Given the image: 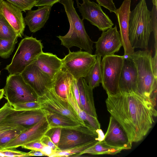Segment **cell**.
<instances>
[{
	"label": "cell",
	"mask_w": 157,
	"mask_h": 157,
	"mask_svg": "<svg viewBox=\"0 0 157 157\" xmlns=\"http://www.w3.org/2000/svg\"><path fill=\"white\" fill-rule=\"evenodd\" d=\"M108 111L126 132L131 143L142 140L151 128L157 116L156 108L136 93L119 92L107 95Z\"/></svg>",
	"instance_id": "cell-1"
},
{
	"label": "cell",
	"mask_w": 157,
	"mask_h": 157,
	"mask_svg": "<svg viewBox=\"0 0 157 157\" xmlns=\"http://www.w3.org/2000/svg\"><path fill=\"white\" fill-rule=\"evenodd\" d=\"M59 2L64 7L70 25L69 30L65 35L57 36L61 41V44L69 49L76 46L92 54L94 42L86 31L83 20L75 10L74 1L60 0Z\"/></svg>",
	"instance_id": "cell-2"
},
{
	"label": "cell",
	"mask_w": 157,
	"mask_h": 157,
	"mask_svg": "<svg viewBox=\"0 0 157 157\" xmlns=\"http://www.w3.org/2000/svg\"><path fill=\"white\" fill-rule=\"evenodd\" d=\"M129 56L134 63L137 74V93L156 106L157 77L151 65V53L148 50L134 52Z\"/></svg>",
	"instance_id": "cell-3"
},
{
	"label": "cell",
	"mask_w": 157,
	"mask_h": 157,
	"mask_svg": "<svg viewBox=\"0 0 157 157\" xmlns=\"http://www.w3.org/2000/svg\"><path fill=\"white\" fill-rule=\"evenodd\" d=\"M152 32L151 11L145 0H140L130 14L129 38L132 46L147 50Z\"/></svg>",
	"instance_id": "cell-4"
},
{
	"label": "cell",
	"mask_w": 157,
	"mask_h": 157,
	"mask_svg": "<svg viewBox=\"0 0 157 157\" xmlns=\"http://www.w3.org/2000/svg\"><path fill=\"white\" fill-rule=\"evenodd\" d=\"M43 48L40 40L32 36H25L19 43L11 63L5 69L10 74H20L43 52Z\"/></svg>",
	"instance_id": "cell-5"
},
{
	"label": "cell",
	"mask_w": 157,
	"mask_h": 157,
	"mask_svg": "<svg viewBox=\"0 0 157 157\" xmlns=\"http://www.w3.org/2000/svg\"><path fill=\"white\" fill-rule=\"evenodd\" d=\"M124 57L113 55L103 57L101 61V83L107 94L114 95L119 92L120 78Z\"/></svg>",
	"instance_id": "cell-6"
},
{
	"label": "cell",
	"mask_w": 157,
	"mask_h": 157,
	"mask_svg": "<svg viewBox=\"0 0 157 157\" xmlns=\"http://www.w3.org/2000/svg\"><path fill=\"white\" fill-rule=\"evenodd\" d=\"M4 89L5 98L12 106L17 103L37 101V95L20 74H10Z\"/></svg>",
	"instance_id": "cell-7"
},
{
	"label": "cell",
	"mask_w": 157,
	"mask_h": 157,
	"mask_svg": "<svg viewBox=\"0 0 157 157\" xmlns=\"http://www.w3.org/2000/svg\"><path fill=\"white\" fill-rule=\"evenodd\" d=\"M37 101L41 108L44 110L63 115L81 125L86 126L67 99L58 95L53 87L48 89L43 95L38 97Z\"/></svg>",
	"instance_id": "cell-8"
},
{
	"label": "cell",
	"mask_w": 157,
	"mask_h": 157,
	"mask_svg": "<svg viewBox=\"0 0 157 157\" xmlns=\"http://www.w3.org/2000/svg\"><path fill=\"white\" fill-rule=\"evenodd\" d=\"M97 55L81 50L71 52L62 59L63 67L77 80L80 78H85L94 64Z\"/></svg>",
	"instance_id": "cell-9"
},
{
	"label": "cell",
	"mask_w": 157,
	"mask_h": 157,
	"mask_svg": "<svg viewBox=\"0 0 157 157\" xmlns=\"http://www.w3.org/2000/svg\"><path fill=\"white\" fill-rule=\"evenodd\" d=\"M96 130L81 125L74 128H62L58 147L63 150L97 140Z\"/></svg>",
	"instance_id": "cell-10"
},
{
	"label": "cell",
	"mask_w": 157,
	"mask_h": 157,
	"mask_svg": "<svg viewBox=\"0 0 157 157\" xmlns=\"http://www.w3.org/2000/svg\"><path fill=\"white\" fill-rule=\"evenodd\" d=\"M82 0V3H80L78 0H76V2L82 20H87L102 31L112 27L113 23L103 11L99 4L90 0Z\"/></svg>",
	"instance_id": "cell-11"
},
{
	"label": "cell",
	"mask_w": 157,
	"mask_h": 157,
	"mask_svg": "<svg viewBox=\"0 0 157 157\" xmlns=\"http://www.w3.org/2000/svg\"><path fill=\"white\" fill-rule=\"evenodd\" d=\"M46 111L40 108L30 110L13 109L0 123V125L11 128L21 127L26 129L45 117Z\"/></svg>",
	"instance_id": "cell-12"
},
{
	"label": "cell",
	"mask_w": 157,
	"mask_h": 157,
	"mask_svg": "<svg viewBox=\"0 0 157 157\" xmlns=\"http://www.w3.org/2000/svg\"><path fill=\"white\" fill-rule=\"evenodd\" d=\"M20 74L38 97L53 86V80L33 63L27 66Z\"/></svg>",
	"instance_id": "cell-13"
},
{
	"label": "cell",
	"mask_w": 157,
	"mask_h": 157,
	"mask_svg": "<svg viewBox=\"0 0 157 157\" xmlns=\"http://www.w3.org/2000/svg\"><path fill=\"white\" fill-rule=\"evenodd\" d=\"M50 128L46 115L38 122L21 132L10 141L4 149H15L27 143L40 139Z\"/></svg>",
	"instance_id": "cell-14"
},
{
	"label": "cell",
	"mask_w": 157,
	"mask_h": 157,
	"mask_svg": "<svg viewBox=\"0 0 157 157\" xmlns=\"http://www.w3.org/2000/svg\"><path fill=\"white\" fill-rule=\"evenodd\" d=\"M95 44V54L103 57L118 52L122 46L116 25L103 31Z\"/></svg>",
	"instance_id": "cell-15"
},
{
	"label": "cell",
	"mask_w": 157,
	"mask_h": 157,
	"mask_svg": "<svg viewBox=\"0 0 157 157\" xmlns=\"http://www.w3.org/2000/svg\"><path fill=\"white\" fill-rule=\"evenodd\" d=\"M131 0H124L120 7L117 9L116 14L120 29V35L124 56H129L134 52L129 38V20L131 13Z\"/></svg>",
	"instance_id": "cell-16"
},
{
	"label": "cell",
	"mask_w": 157,
	"mask_h": 157,
	"mask_svg": "<svg viewBox=\"0 0 157 157\" xmlns=\"http://www.w3.org/2000/svg\"><path fill=\"white\" fill-rule=\"evenodd\" d=\"M104 140L110 145L122 148L123 150L131 149L132 146V144L129 141L125 131L111 116Z\"/></svg>",
	"instance_id": "cell-17"
},
{
	"label": "cell",
	"mask_w": 157,
	"mask_h": 157,
	"mask_svg": "<svg viewBox=\"0 0 157 157\" xmlns=\"http://www.w3.org/2000/svg\"><path fill=\"white\" fill-rule=\"evenodd\" d=\"M137 74L134 63L129 56L124 58L119 79V92L137 93Z\"/></svg>",
	"instance_id": "cell-18"
},
{
	"label": "cell",
	"mask_w": 157,
	"mask_h": 157,
	"mask_svg": "<svg viewBox=\"0 0 157 157\" xmlns=\"http://www.w3.org/2000/svg\"><path fill=\"white\" fill-rule=\"evenodd\" d=\"M22 11L12 3L3 0L0 6V14L14 29L18 37L22 38L25 27Z\"/></svg>",
	"instance_id": "cell-19"
},
{
	"label": "cell",
	"mask_w": 157,
	"mask_h": 157,
	"mask_svg": "<svg viewBox=\"0 0 157 157\" xmlns=\"http://www.w3.org/2000/svg\"><path fill=\"white\" fill-rule=\"evenodd\" d=\"M52 7L40 6L36 10L28 11L24 19L31 32L35 33L44 26L49 18Z\"/></svg>",
	"instance_id": "cell-20"
},
{
	"label": "cell",
	"mask_w": 157,
	"mask_h": 157,
	"mask_svg": "<svg viewBox=\"0 0 157 157\" xmlns=\"http://www.w3.org/2000/svg\"><path fill=\"white\" fill-rule=\"evenodd\" d=\"M53 80L63 67L62 59L52 53L43 52L33 62Z\"/></svg>",
	"instance_id": "cell-21"
},
{
	"label": "cell",
	"mask_w": 157,
	"mask_h": 157,
	"mask_svg": "<svg viewBox=\"0 0 157 157\" xmlns=\"http://www.w3.org/2000/svg\"><path fill=\"white\" fill-rule=\"evenodd\" d=\"M81 108L88 114L97 118L95 107L93 90L88 84L85 78L77 80Z\"/></svg>",
	"instance_id": "cell-22"
},
{
	"label": "cell",
	"mask_w": 157,
	"mask_h": 157,
	"mask_svg": "<svg viewBox=\"0 0 157 157\" xmlns=\"http://www.w3.org/2000/svg\"><path fill=\"white\" fill-rule=\"evenodd\" d=\"M73 76L63 67L53 80V88L57 94L67 99V95L71 88Z\"/></svg>",
	"instance_id": "cell-23"
},
{
	"label": "cell",
	"mask_w": 157,
	"mask_h": 157,
	"mask_svg": "<svg viewBox=\"0 0 157 157\" xmlns=\"http://www.w3.org/2000/svg\"><path fill=\"white\" fill-rule=\"evenodd\" d=\"M67 99L87 127L94 130L101 128L100 124L97 118L88 114L79 106L73 94L72 86L71 90L67 95Z\"/></svg>",
	"instance_id": "cell-24"
},
{
	"label": "cell",
	"mask_w": 157,
	"mask_h": 157,
	"mask_svg": "<svg viewBox=\"0 0 157 157\" xmlns=\"http://www.w3.org/2000/svg\"><path fill=\"white\" fill-rule=\"evenodd\" d=\"M46 116L50 128L54 127L71 128L81 125L71 119L60 114L46 111Z\"/></svg>",
	"instance_id": "cell-25"
},
{
	"label": "cell",
	"mask_w": 157,
	"mask_h": 157,
	"mask_svg": "<svg viewBox=\"0 0 157 157\" xmlns=\"http://www.w3.org/2000/svg\"><path fill=\"white\" fill-rule=\"evenodd\" d=\"M122 148L110 145L103 140L98 141L95 144L79 153L80 155L86 154L93 155L108 154L114 155L123 150Z\"/></svg>",
	"instance_id": "cell-26"
},
{
	"label": "cell",
	"mask_w": 157,
	"mask_h": 157,
	"mask_svg": "<svg viewBox=\"0 0 157 157\" xmlns=\"http://www.w3.org/2000/svg\"><path fill=\"white\" fill-rule=\"evenodd\" d=\"M101 57L97 55L95 63L85 78L89 86L93 89L98 86L102 81V71L101 65Z\"/></svg>",
	"instance_id": "cell-27"
},
{
	"label": "cell",
	"mask_w": 157,
	"mask_h": 157,
	"mask_svg": "<svg viewBox=\"0 0 157 157\" xmlns=\"http://www.w3.org/2000/svg\"><path fill=\"white\" fill-rule=\"evenodd\" d=\"M98 141L95 140L82 145L68 149L54 151L52 150L51 152L49 157H68L77 153H79L86 149L94 145Z\"/></svg>",
	"instance_id": "cell-28"
},
{
	"label": "cell",
	"mask_w": 157,
	"mask_h": 157,
	"mask_svg": "<svg viewBox=\"0 0 157 157\" xmlns=\"http://www.w3.org/2000/svg\"><path fill=\"white\" fill-rule=\"evenodd\" d=\"M18 37L13 28L0 14V38L15 40H17Z\"/></svg>",
	"instance_id": "cell-29"
},
{
	"label": "cell",
	"mask_w": 157,
	"mask_h": 157,
	"mask_svg": "<svg viewBox=\"0 0 157 157\" xmlns=\"http://www.w3.org/2000/svg\"><path fill=\"white\" fill-rule=\"evenodd\" d=\"M17 40H12L0 38V57L7 59L12 54Z\"/></svg>",
	"instance_id": "cell-30"
},
{
	"label": "cell",
	"mask_w": 157,
	"mask_h": 157,
	"mask_svg": "<svg viewBox=\"0 0 157 157\" xmlns=\"http://www.w3.org/2000/svg\"><path fill=\"white\" fill-rule=\"evenodd\" d=\"M25 130L21 127H17L7 130L0 137V149H4L10 141Z\"/></svg>",
	"instance_id": "cell-31"
},
{
	"label": "cell",
	"mask_w": 157,
	"mask_h": 157,
	"mask_svg": "<svg viewBox=\"0 0 157 157\" xmlns=\"http://www.w3.org/2000/svg\"><path fill=\"white\" fill-rule=\"evenodd\" d=\"M22 148L30 150H39L44 151L49 156L51 149L43 144L40 139L27 143L21 146Z\"/></svg>",
	"instance_id": "cell-32"
},
{
	"label": "cell",
	"mask_w": 157,
	"mask_h": 157,
	"mask_svg": "<svg viewBox=\"0 0 157 157\" xmlns=\"http://www.w3.org/2000/svg\"><path fill=\"white\" fill-rule=\"evenodd\" d=\"M7 1L16 6L22 11L26 12V11L31 10L35 6L37 0H4Z\"/></svg>",
	"instance_id": "cell-33"
},
{
	"label": "cell",
	"mask_w": 157,
	"mask_h": 157,
	"mask_svg": "<svg viewBox=\"0 0 157 157\" xmlns=\"http://www.w3.org/2000/svg\"><path fill=\"white\" fill-rule=\"evenodd\" d=\"M12 107L13 109L19 110H30L41 108L38 101H28L15 104Z\"/></svg>",
	"instance_id": "cell-34"
},
{
	"label": "cell",
	"mask_w": 157,
	"mask_h": 157,
	"mask_svg": "<svg viewBox=\"0 0 157 157\" xmlns=\"http://www.w3.org/2000/svg\"><path fill=\"white\" fill-rule=\"evenodd\" d=\"M151 21L152 32L155 39V52H157V6L153 5L151 11Z\"/></svg>",
	"instance_id": "cell-35"
},
{
	"label": "cell",
	"mask_w": 157,
	"mask_h": 157,
	"mask_svg": "<svg viewBox=\"0 0 157 157\" xmlns=\"http://www.w3.org/2000/svg\"><path fill=\"white\" fill-rule=\"evenodd\" d=\"M28 156V152L13 149H0V157H21Z\"/></svg>",
	"instance_id": "cell-36"
},
{
	"label": "cell",
	"mask_w": 157,
	"mask_h": 157,
	"mask_svg": "<svg viewBox=\"0 0 157 157\" xmlns=\"http://www.w3.org/2000/svg\"><path fill=\"white\" fill-rule=\"evenodd\" d=\"M61 130L62 128L60 127L51 128L45 134L50 137L52 142L58 147L61 136Z\"/></svg>",
	"instance_id": "cell-37"
},
{
	"label": "cell",
	"mask_w": 157,
	"mask_h": 157,
	"mask_svg": "<svg viewBox=\"0 0 157 157\" xmlns=\"http://www.w3.org/2000/svg\"><path fill=\"white\" fill-rule=\"evenodd\" d=\"M101 6L107 9L110 12L116 13L117 9L113 0H96Z\"/></svg>",
	"instance_id": "cell-38"
},
{
	"label": "cell",
	"mask_w": 157,
	"mask_h": 157,
	"mask_svg": "<svg viewBox=\"0 0 157 157\" xmlns=\"http://www.w3.org/2000/svg\"><path fill=\"white\" fill-rule=\"evenodd\" d=\"M13 107L8 102L0 109V123L11 112Z\"/></svg>",
	"instance_id": "cell-39"
},
{
	"label": "cell",
	"mask_w": 157,
	"mask_h": 157,
	"mask_svg": "<svg viewBox=\"0 0 157 157\" xmlns=\"http://www.w3.org/2000/svg\"><path fill=\"white\" fill-rule=\"evenodd\" d=\"M40 140L43 144L50 147L52 151L60 150L52 142L50 137L46 135L43 136L40 139Z\"/></svg>",
	"instance_id": "cell-40"
},
{
	"label": "cell",
	"mask_w": 157,
	"mask_h": 157,
	"mask_svg": "<svg viewBox=\"0 0 157 157\" xmlns=\"http://www.w3.org/2000/svg\"><path fill=\"white\" fill-rule=\"evenodd\" d=\"M72 89L73 94L78 104L81 108L79 92L77 85V80L74 78L72 83Z\"/></svg>",
	"instance_id": "cell-41"
},
{
	"label": "cell",
	"mask_w": 157,
	"mask_h": 157,
	"mask_svg": "<svg viewBox=\"0 0 157 157\" xmlns=\"http://www.w3.org/2000/svg\"><path fill=\"white\" fill-rule=\"evenodd\" d=\"M60 0H38L37 1L35 6H52L55 4L56 3Z\"/></svg>",
	"instance_id": "cell-42"
},
{
	"label": "cell",
	"mask_w": 157,
	"mask_h": 157,
	"mask_svg": "<svg viewBox=\"0 0 157 157\" xmlns=\"http://www.w3.org/2000/svg\"><path fill=\"white\" fill-rule=\"evenodd\" d=\"M151 63L152 68L156 77H157V52H155V55L152 57Z\"/></svg>",
	"instance_id": "cell-43"
},
{
	"label": "cell",
	"mask_w": 157,
	"mask_h": 157,
	"mask_svg": "<svg viewBox=\"0 0 157 157\" xmlns=\"http://www.w3.org/2000/svg\"><path fill=\"white\" fill-rule=\"evenodd\" d=\"M28 156H47L46 153L44 151L35 150H31L28 152Z\"/></svg>",
	"instance_id": "cell-44"
},
{
	"label": "cell",
	"mask_w": 157,
	"mask_h": 157,
	"mask_svg": "<svg viewBox=\"0 0 157 157\" xmlns=\"http://www.w3.org/2000/svg\"><path fill=\"white\" fill-rule=\"evenodd\" d=\"M96 131L98 135V138L97 139L98 141H101L104 140L105 135L102 130L100 129L96 130Z\"/></svg>",
	"instance_id": "cell-45"
},
{
	"label": "cell",
	"mask_w": 157,
	"mask_h": 157,
	"mask_svg": "<svg viewBox=\"0 0 157 157\" xmlns=\"http://www.w3.org/2000/svg\"><path fill=\"white\" fill-rule=\"evenodd\" d=\"M12 128L8 126L0 125V137L7 130Z\"/></svg>",
	"instance_id": "cell-46"
},
{
	"label": "cell",
	"mask_w": 157,
	"mask_h": 157,
	"mask_svg": "<svg viewBox=\"0 0 157 157\" xmlns=\"http://www.w3.org/2000/svg\"><path fill=\"white\" fill-rule=\"evenodd\" d=\"M4 95V89H0V100L3 98Z\"/></svg>",
	"instance_id": "cell-47"
},
{
	"label": "cell",
	"mask_w": 157,
	"mask_h": 157,
	"mask_svg": "<svg viewBox=\"0 0 157 157\" xmlns=\"http://www.w3.org/2000/svg\"><path fill=\"white\" fill-rule=\"evenodd\" d=\"M153 5L157 6V0H152Z\"/></svg>",
	"instance_id": "cell-48"
},
{
	"label": "cell",
	"mask_w": 157,
	"mask_h": 157,
	"mask_svg": "<svg viewBox=\"0 0 157 157\" xmlns=\"http://www.w3.org/2000/svg\"><path fill=\"white\" fill-rule=\"evenodd\" d=\"M4 0H0V5L2 3V2Z\"/></svg>",
	"instance_id": "cell-49"
},
{
	"label": "cell",
	"mask_w": 157,
	"mask_h": 157,
	"mask_svg": "<svg viewBox=\"0 0 157 157\" xmlns=\"http://www.w3.org/2000/svg\"><path fill=\"white\" fill-rule=\"evenodd\" d=\"M1 74V71H0V75Z\"/></svg>",
	"instance_id": "cell-50"
},
{
	"label": "cell",
	"mask_w": 157,
	"mask_h": 157,
	"mask_svg": "<svg viewBox=\"0 0 157 157\" xmlns=\"http://www.w3.org/2000/svg\"><path fill=\"white\" fill-rule=\"evenodd\" d=\"M37 1L38 0H37Z\"/></svg>",
	"instance_id": "cell-51"
}]
</instances>
